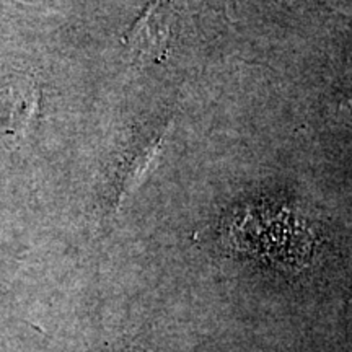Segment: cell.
Segmentation results:
<instances>
[{
	"label": "cell",
	"instance_id": "7a4b0ae2",
	"mask_svg": "<svg viewBox=\"0 0 352 352\" xmlns=\"http://www.w3.org/2000/svg\"><path fill=\"white\" fill-rule=\"evenodd\" d=\"M8 113H10L12 127L15 129H25V124L36 114L38 108V94L34 85L8 88Z\"/></svg>",
	"mask_w": 352,
	"mask_h": 352
},
{
	"label": "cell",
	"instance_id": "3957f363",
	"mask_svg": "<svg viewBox=\"0 0 352 352\" xmlns=\"http://www.w3.org/2000/svg\"><path fill=\"white\" fill-rule=\"evenodd\" d=\"M280 2L289 3V6H297V7H302V6H305L307 0H280Z\"/></svg>",
	"mask_w": 352,
	"mask_h": 352
},
{
	"label": "cell",
	"instance_id": "277c9868",
	"mask_svg": "<svg viewBox=\"0 0 352 352\" xmlns=\"http://www.w3.org/2000/svg\"><path fill=\"white\" fill-rule=\"evenodd\" d=\"M349 108H351V111H352V100H349Z\"/></svg>",
	"mask_w": 352,
	"mask_h": 352
},
{
	"label": "cell",
	"instance_id": "6da1fadb",
	"mask_svg": "<svg viewBox=\"0 0 352 352\" xmlns=\"http://www.w3.org/2000/svg\"><path fill=\"white\" fill-rule=\"evenodd\" d=\"M176 25L178 19L173 2L152 0L124 36L132 60L142 65L165 63L173 44Z\"/></svg>",
	"mask_w": 352,
	"mask_h": 352
}]
</instances>
